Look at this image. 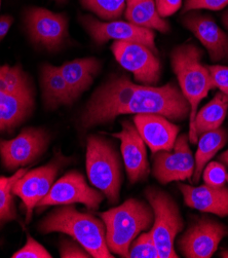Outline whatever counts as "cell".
I'll list each match as a JSON object with an SVG mask.
<instances>
[{
  "label": "cell",
  "instance_id": "cell-1",
  "mask_svg": "<svg viewBox=\"0 0 228 258\" xmlns=\"http://www.w3.org/2000/svg\"><path fill=\"white\" fill-rule=\"evenodd\" d=\"M189 103L173 84L136 85L125 76H112L92 95L81 115L84 128L104 124L121 114H160L180 120L189 116Z\"/></svg>",
  "mask_w": 228,
  "mask_h": 258
},
{
  "label": "cell",
  "instance_id": "cell-2",
  "mask_svg": "<svg viewBox=\"0 0 228 258\" xmlns=\"http://www.w3.org/2000/svg\"><path fill=\"white\" fill-rule=\"evenodd\" d=\"M43 234L64 233L79 242L95 258H113L106 242L103 221L82 213L72 205H63L46 216L38 226Z\"/></svg>",
  "mask_w": 228,
  "mask_h": 258
},
{
  "label": "cell",
  "instance_id": "cell-3",
  "mask_svg": "<svg viewBox=\"0 0 228 258\" xmlns=\"http://www.w3.org/2000/svg\"><path fill=\"white\" fill-rule=\"evenodd\" d=\"M35 90L21 66L0 65V133L12 132L31 115Z\"/></svg>",
  "mask_w": 228,
  "mask_h": 258
},
{
  "label": "cell",
  "instance_id": "cell-4",
  "mask_svg": "<svg viewBox=\"0 0 228 258\" xmlns=\"http://www.w3.org/2000/svg\"><path fill=\"white\" fill-rule=\"evenodd\" d=\"M105 224L106 242L111 253L126 257L133 241L154 223L150 205L130 199L118 207L100 213Z\"/></svg>",
  "mask_w": 228,
  "mask_h": 258
},
{
  "label": "cell",
  "instance_id": "cell-5",
  "mask_svg": "<svg viewBox=\"0 0 228 258\" xmlns=\"http://www.w3.org/2000/svg\"><path fill=\"white\" fill-rule=\"evenodd\" d=\"M200 59L201 50L193 44L177 46L171 55L173 70L190 107L188 138L193 133L199 103L215 88L209 68L200 62Z\"/></svg>",
  "mask_w": 228,
  "mask_h": 258
},
{
  "label": "cell",
  "instance_id": "cell-6",
  "mask_svg": "<svg viewBox=\"0 0 228 258\" xmlns=\"http://www.w3.org/2000/svg\"><path fill=\"white\" fill-rule=\"evenodd\" d=\"M87 173L91 183L109 201H118L121 171L117 151L106 139L91 136L87 146Z\"/></svg>",
  "mask_w": 228,
  "mask_h": 258
},
{
  "label": "cell",
  "instance_id": "cell-7",
  "mask_svg": "<svg viewBox=\"0 0 228 258\" xmlns=\"http://www.w3.org/2000/svg\"><path fill=\"white\" fill-rule=\"evenodd\" d=\"M146 198L154 211L150 230L160 258L179 257L175 251V240L183 228V219L178 206L166 192L158 188L146 189Z\"/></svg>",
  "mask_w": 228,
  "mask_h": 258
},
{
  "label": "cell",
  "instance_id": "cell-8",
  "mask_svg": "<svg viewBox=\"0 0 228 258\" xmlns=\"http://www.w3.org/2000/svg\"><path fill=\"white\" fill-rule=\"evenodd\" d=\"M104 195L92 188L85 177L78 171H71L55 182L48 194L37 204V208L47 206L84 204L90 210H97L102 203Z\"/></svg>",
  "mask_w": 228,
  "mask_h": 258
},
{
  "label": "cell",
  "instance_id": "cell-9",
  "mask_svg": "<svg viewBox=\"0 0 228 258\" xmlns=\"http://www.w3.org/2000/svg\"><path fill=\"white\" fill-rule=\"evenodd\" d=\"M111 50L116 61L132 72L138 83L152 86L160 82L161 62L155 51L146 45L133 41H114Z\"/></svg>",
  "mask_w": 228,
  "mask_h": 258
},
{
  "label": "cell",
  "instance_id": "cell-10",
  "mask_svg": "<svg viewBox=\"0 0 228 258\" xmlns=\"http://www.w3.org/2000/svg\"><path fill=\"white\" fill-rule=\"evenodd\" d=\"M82 23L90 36L98 44H102L110 39L114 41H133L146 45L158 54L154 30L139 27L130 22H101L92 16L83 17Z\"/></svg>",
  "mask_w": 228,
  "mask_h": 258
},
{
  "label": "cell",
  "instance_id": "cell-11",
  "mask_svg": "<svg viewBox=\"0 0 228 258\" xmlns=\"http://www.w3.org/2000/svg\"><path fill=\"white\" fill-rule=\"evenodd\" d=\"M188 136L177 137L171 150L159 151L155 154L154 176L163 184L172 181H184L194 172V158L188 145Z\"/></svg>",
  "mask_w": 228,
  "mask_h": 258
},
{
  "label": "cell",
  "instance_id": "cell-12",
  "mask_svg": "<svg viewBox=\"0 0 228 258\" xmlns=\"http://www.w3.org/2000/svg\"><path fill=\"white\" fill-rule=\"evenodd\" d=\"M227 235V227L220 222L201 218L190 225L178 241V246L187 258H210Z\"/></svg>",
  "mask_w": 228,
  "mask_h": 258
},
{
  "label": "cell",
  "instance_id": "cell-13",
  "mask_svg": "<svg viewBox=\"0 0 228 258\" xmlns=\"http://www.w3.org/2000/svg\"><path fill=\"white\" fill-rule=\"evenodd\" d=\"M47 144L48 136L41 128H25L12 140H0V156L7 169L15 170L35 161Z\"/></svg>",
  "mask_w": 228,
  "mask_h": 258
},
{
  "label": "cell",
  "instance_id": "cell-14",
  "mask_svg": "<svg viewBox=\"0 0 228 258\" xmlns=\"http://www.w3.org/2000/svg\"><path fill=\"white\" fill-rule=\"evenodd\" d=\"M31 39L49 50L59 48L68 36V19L43 8H31L25 16Z\"/></svg>",
  "mask_w": 228,
  "mask_h": 258
},
{
  "label": "cell",
  "instance_id": "cell-15",
  "mask_svg": "<svg viewBox=\"0 0 228 258\" xmlns=\"http://www.w3.org/2000/svg\"><path fill=\"white\" fill-rule=\"evenodd\" d=\"M62 163L54 161L43 167L26 172L13 185V195L18 196L26 208V219L29 221L37 204L48 194L55 183Z\"/></svg>",
  "mask_w": 228,
  "mask_h": 258
},
{
  "label": "cell",
  "instance_id": "cell-16",
  "mask_svg": "<svg viewBox=\"0 0 228 258\" xmlns=\"http://www.w3.org/2000/svg\"><path fill=\"white\" fill-rule=\"evenodd\" d=\"M120 140V150L129 180L132 183L141 181L149 174V163L145 142L130 121H123L121 131L114 134Z\"/></svg>",
  "mask_w": 228,
  "mask_h": 258
},
{
  "label": "cell",
  "instance_id": "cell-17",
  "mask_svg": "<svg viewBox=\"0 0 228 258\" xmlns=\"http://www.w3.org/2000/svg\"><path fill=\"white\" fill-rule=\"evenodd\" d=\"M183 24L206 47L212 61L228 59V33L210 16L191 13L184 17Z\"/></svg>",
  "mask_w": 228,
  "mask_h": 258
},
{
  "label": "cell",
  "instance_id": "cell-18",
  "mask_svg": "<svg viewBox=\"0 0 228 258\" xmlns=\"http://www.w3.org/2000/svg\"><path fill=\"white\" fill-rule=\"evenodd\" d=\"M134 123L154 154L171 150L178 137L179 127L160 114H136Z\"/></svg>",
  "mask_w": 228,
  "mask_h": 258
},
{
  "label": "cell",
  "instance_id": "cell-19",
  "mask_svg": "<svg viewBox=\"0 0 228 258\" xmlns=\"http://www.w3.org/2000/svg\"><path fill=\"white\" fill-rule=\"evenodd\" d=\"M184 202L189 207L221 217L228 215V188L210 185L191 186L180 184Z\"/></svg>",
  "mask_w": 228,
  "mask_h": 258
},
{
  "label": "cell",
  "instance_id": "cell-20",
  "mask_svg": "<svg viewBox=\"0 0 228 258\" xmlns=\"http://www.w3.org/2000/svg\"><path fill=\"white\" fill-rule=\"evenodd\" d=\"M100 68L101 64L96 58L76 59L59 67L74 100L92 86Z\"/></svg>",
  "mask_w": 228,
  "mask_h": 258
},
{
  "label": "cell",
  "instance_id": "cell-21",
  "mask_svg": "<svg viewBox=\"0 0 228 258\" xmlns=\"http://www.w3.org/2000/svg\"><path fill=\"white\" fill-rule=\"evenodd\" d=\"M41 87L45 107L56 109L60 105H70L75 101L59 67L43 65L41 68Z\"/></svg>",
  "mask_w": 228,
  "mask_h": 258
},
{
  "label": "cell",
  "instance_id": "cell-22",
  "mask_svg": "<svg viewBox=\"0 0 228 258\" xmlns=\"http://www.w3.org/2000/svg\"><path fill=\"white\" fill-rule=\"evenodd\" d=\"M228 112V96L223 93H218L208 103L207 105L197 111L193 133L189 137L191 143H196L198 137L207 132L216 130L223 123Z\"/></svg>",
  "mask_w": 228,
  "mask_h": 258
},
{
  "label": "cell",
  "instance_id": "cell-23",
  "mask_svg": "<svg viewBox=\"0 0 228 258\" xmlns=\"http://www.w3.org/2000/svg\"><path fill=\"white\" fill-rule=\"evenodd\" d=\"M124 16L128 22L139 27L166 33L170 26L157 8L156 0H126Z\"/></svg>",
  "mask_w": 228,
  "mask_h": 258
},
{
  "label": "cell",
  "instance_id": "cell-24",
  "mask_svg": "<svg viewBox=\"0 0 228 258\" xmlns=\"http://www.w3.org/2000/svg\"><path fill=\"white\" fill-rule=\"evenodd\" d=\"M227 133L221 127L216 130L201 134L197 140V150L194 158V172L192 182L196 183L199 181L200 176L207 164L212 160L215 154L226 144Z\"/></svg>",
  "mask_w": 228,
  "mask_h": 258
},
{
  "label": "cell",
  "instance_id": "cell-25",
  "mask_svg": "<svg viewBox=\"0 0 228 258\" xmlns=\"http://www.w3.org/2000/svg\"><path fill=\"white\" fill-rule=\"evenodd\" d=\"M26 172V169H21L12 177H0V224L17 218L12 189L14 183Z\"/></svg>",
  "mask_w": 228,
  "mask_h": 258
},
{
  "label": "cell",
  "instance_id": "cell-26",
  "mask_svg": "<svg viewBox=\"0 0 228 258\" xmlns=\"http://www.w3.org/2000/svg\"><path fill=\"white\" fill-rule=\"evenodd\" d=\"M85 9L106 22L116 21L124 13L126 0H81Z\"/></svg>",
  "mask_w": 228,
  "mask_h": 258
},
{
  "label": "cell",
  "instance_id": "cell-27",
  "mask_svg": "<svg viewBox=\"0 0 228 258\" xmlns=\"http://www.w3.org/2000/svg\"><path fill=\"white\" fill-rule=\"evenodd\" d=\"M129 258H160L159 251L152 239L150 230L138 236L130 246Z\"/></svg>",
  "mask_w": 228,
  "mask_h": 258
},
{
  "label": "cell",
  "instance_id": "cell-28",
  "mask_svg": "<svg viewBox=\"0 0 228 258\" xmlns=\"http://www.w3.org/2000/svg\"><path fill=\"white\" fill-rule=\"evenodd\" d=\"M201 175L205 184L210 186L221 187L224 186L225 182H227L226 168L223 164L218 162L208 163Z\"/></svg>",
  "mask_w": 228,
  "mask_h": 258
},
{
  "label": "cell",
  "instance_id": "cell-29",
  "mask_svg": "<svg viewBox=\"0 0 228 258\" xmlns=\"http://www.w3.org/2000/svg\"><path fill=\"white\" fill-rule=\"evenodd\" d=\"M13 258H52L53 256L32 237L27 236V242L19 251L13 254Z\"/></svg>",
  "mask_w": 228,
  "mask_h": 258
},
{
  "label": "cell",
  "instance_id": "cell-30",
  "mask_svg": "<svg viewBox=\"0 0 228 258\" xmlns=\"http://www.w3.org/2000/svg\"><path fill=\"white\" fill-rule=\"evenodd\" d=\"M228 6V0H185L183 12L188 13L195 10L220 11Z\"/></svg>",
  "mask_w": 228,
  "mask_h": 258
},
{
  "label": "cell",
  "instance_id": "cell-31",
  "mask_svg": "<svg viewBox=\"0 0 228 258\" xmlns=\"http://www.w3.org/2000/svg\"><path fill=\"white\" fill-rule=\"evenodd\" d=\"M215 88L228 96V67L221 65L208 66Z\"/></svg>",
  "mask_w": 228,
  "mask_h": 258
},
{
  "label": "cell",
  "instance_id": "cell-32",
  "mask_svg": "<svg viewBox=\"0 0 228 258\" xmlns=\"http://www.w3.org/2000/svg\"><path fill=\"white\" fill-rule=\"evenodd\" d=\"M60 254L63 258H89L91 254L76 241H63L60 246Z\"/></svg>",
  "mask_w": 228,
  "mask_h": 258
},
{
  "label": "cell",
  "instance_id": "cell-33",
  "mask_svg": "<svg viewBox=\"0 0 228 258\" xmlns=\"http://www.w3.org/2000/svg\"><path fill=\"white\" fill-rule=\"evenodd\" d=\"M156 5L160 15L163 18H167L180 10L182 0H156Z\"/></svg>",
  "mask_w": 228,
  "mask_h": 258
},
{
  "label": "cell",
  "instance_id": "cell-34",
  "mask_svg": "<svg viewBox=\"0 0 228 258\" xmlns=\"http://www.w3.org/2000/svg\"><path fill=\"white\" fill-rule=\"evenodd\" d=\"M14 22V19L11 16H2L0 17V41H2L8 34L11 29V26Z\"/></svg>",
  "mask_w": 228,
  "mask_h": 258
},
{
  "label": "cell",
  "instance_id": "cell-35",
  "mask_svg": "<svg viewBox=\"0 0 228 258\" xmlns=\"http://www.w3.org/2000/svg\"><path fill=\"white\" fill-rule=\"evenodd\" d=\"M220 161H221V162H223L224 164L228 165V149H227L224 153H222V154H221Z\"/></svg>",
  "mask_w": 228,
  "mask_h": 258
},
{
  "label": "cell",
  "instance_id": "cell-36",
  "mask_svg": "<svg viewBox=\"0 0 228 258\" xmlns=\"http://www.w3.org/2000/svg\"><path fill=\"white\" fill-rule=\"evenodd\" d=\"M223 24L225 27L228 29V11L223 15Z\"/></svg>",
  "mask_w": 228,
  "mask_h": 258
},
{
  "label": "cell",
  "instance_id": "cell-37",
  "mask_svg": "<svg viewBox=\"0 0 228 258\" xmlns=\"http://www.w3.org/2000/svg\"><path fill=\"white\" fill-rule=\"evenodd\" d=\"M221 257H224V258H228V250H224L221 252Z\"/></svg>",
  "mask_w": 228,
  "mask_h": 258
},
{
  "label": "cell",
  "instance_id": "cell-38",
  "mask_svg": "<svg viewBox=\"0 0 228 258\" xmlns=\"http://www.w3.org/2000/svg\"><path fill=\"white\" fill-rule=\"evenodd\" d=\"M57 3H59V4H64V3H66L67 0H56Z\"/></svg>",
  "mask_w": 228,
  "mask_h": 258
},
{
  "label": "cell",
  "instance_id": "cell-39",
  "mask_svg": "<svg viewBox=\"0 0 228 258\" xmlns=\"http://www.w3.org/2000/svg\"><path fill=\"white\" fill-rule=\"evenodd\" d=\"M0 7H2V0H0Z\"/></svg>",
  "mask_w": 228,
  "mask_h": 258
},
{
  "label": "cell",
  "instance_id": "cell-40",
  "mask_svg": "<svg viewBox=\"0 0 228 258\" xmlns=\"http://www.w3.org/2000/svg\"><path fill=\"white\" fill-rule=\"evenodd\" d=\"M227 182H228V173H227Z\"/></svg>",
  "mask_w": 228,
  "mask_h": 258
}]
</instances>
